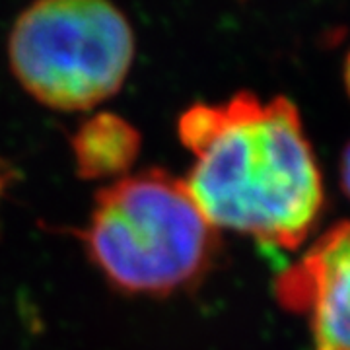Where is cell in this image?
I'll return each instance as SVG.
<instances>
[{
    "label": "cell",
    "instance_id": "obj_7",
    "mask_svg": "<svg viewBox=\"0 0 350 350\" xmlns=\"http://www.w3.org/2000/svg\"><path fill=\"white\" fill-rule=\"evenodd\" d=\"M345 80H347V88H349V94H350V53H349V59H347V66H345Z\"/></svg>",
    "mask_w": 350,
    "mask_h": 350
},
{
    "label": "cell",
    "instance_id": "obj_6",
    "mask_svg": "<svg viewBox=\"0 0 350 350\" xmlns=\"http://www.w3.org/2000/svg\"><path fill=\"white\" fill-rule=\"evenodd\" d=\"M340 177H342V187L347 191V195L350 197V144L345 150L342 156V163H340Z\"/></svg>",
    "mask_w": 350,
    "mask_h": 350
},
{
    "label": "cell",
    "instance_id": "obj_3",
    "mask_svg": "<svg viewBox=\"0 0 350 350\" xmlns=\"http://www.w3.org/2000/svg\"><path fill=\"white\" fill-rule=\"evenodd\" d=\"M133 61L135 31L111 0H33L8 38L16 80L57 111H88L113 98Z\"/></svg>",
    "mask_w": 350,
    "mask_h": 350
},
{
    "label": "cell",
    "instance_id": "obj_4",
    "mask_svg": "<svg viewBox=\"0 0 350 350\" xmlns=\"http://www.w3.org/2000/svg\"><path fill=\"white\" fill-rule=\"evenodd\" d=\"M275 294L308 319L313 350H350V222L325 232L278 276Z\"/></svg>",
    "mask_w": 350,
    "mask_h": 350
},
{
    "label": "cell",
    "instance_id": "obj_1",
    "mask_svg": "<svg viewBox=\"0 0 350 350\" xmlns=\"http://www.w3.org/2000/svg\"><path fill=\"white\" fill-rule=\"evenodd\" d=\"M177 137L193 154L183 181L216 230L278 250L308 238L323 183L292 101L238 92L224 103H193L177 121Z\"/></svg>",
    "mask_w": 350,
    "mask_h": 350
},
{
    "label": "cell",
    "instance_id": "obj_2",
    "mask_svg": "<svg viewBox=\"0 0 350 350\" xmlns=\"http://www.w3.org/2000/svg\"><path fill=\"white\" fill-rule=\"evenodd\" d=\"M78 238L115 290L150 298L199 286L220 250L218 230L185 181L162 167L126 174L100 189Z\"/></svg>",
    "mask_w": 350,
    "mask_h": 350
},
{
    "label": "cell",
    "instance_id": "obj_5",
    "mask_svg": "<svg viewBox=\"0 0 350 350\" xmlns=\"http://www.w3.org/2000/svg\"><path fill=\"white\" fill-rule=\"evenodd\" d=\"M82 179H121L140 152V135L119 115L100 113L78 126L70 140Z\"/></svg>",
    "mask_w": 350,
    "mask_h": 350
}]
</instances>
